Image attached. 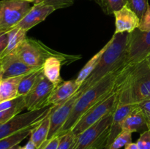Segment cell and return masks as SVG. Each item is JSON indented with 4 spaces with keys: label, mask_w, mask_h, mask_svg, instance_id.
I'll use <instances>...</instances> for the list:
<instances>
[{
    "label": "cell",
    "mask_w": 150,
    "mask_h": 149,
    "mask_svg": "<svg viewBox=\"0 0 150 149\" xmlns=\"http://www.w3.org/2000/svg\"><path fill=\"white\" fill-rule=\"evenodd\" d=\"M127 5L141 19L149 7L148 0H127Z\"/></svg>",
    "instance_id": "obj_28"
},
{
    "label": "cell",
    "mask_w": 150,
    "mask_h": 149,
    "mask_svg": "<svg viewBox=\"0 0 150 149\" xmlns=\"http://www.w3.org/2000/svg\"><path fill=\"white\" fill-rule=\"evenodd\" d=\"M1 79H2V77H1V76H0V81H1Z\"/></svg>",
    "instance_id": "obj_43"
},
{
    "label": "cell",
    "mask_w": 150,
    "mask_h": 149,
    "mask_svg": "<svg viewBox=\"0 0 150 149\" xmlns=\"http://www.w3.org/2000/svg\"><path fill=\"white\" fill-rule=\"evenodd\" d=\"M150 54V31L143 32L138 28L130 33L127 53L120 70L129 68L147 59Z\"/></svg>",
    "instance_id": "obj_7"
},
{
    "label": "cell",
    "mask_w": 150,
    "mask_h": 149,
    "mask_svg": "<svg viewBox=\"0 0 150 149\" xmlns=\"http://www.w3.org/2000/svg\"><path fill=\"white\" fill-rule=\"evenodd\" d=\"M26 33L27 32L18 26H15L9 31L8 43H7V48H5L0 58V61L1 58H4L5 56L8 55L10 53L14 52L18 49L21 44L26 38Z\"/></svg>",
    "instance_id": "obj_24"
},
{
    "label": "cell",
    "mask_w": 150,
    "mask_h": 149,
    "mask_svg": "<svg viewBox=\"0 0 150 149\" xmlns=\"http://www.w3.org/2000/svg\"><path fill=\"white\" fill-rule=\"evenodd\" d=\"M125 149H139V148H138V145L137 144L134 143H129V144H127V145L125 146Z\"/></svg>",
    "instance_id": "obj_37"
},
{
    "label": "cell",
    "mask_w": 150,
    "mask_h": 149,
    "mask_svg": "<svg viewBox=\"0 0 150 149\" xmlns=\"http://www.w3.org/2000/svg\"><path fill=\"white\" fill-rule=\"evenodd\" d=\"M32 6L25 0L0 1V30H10L16 26Z\"/></svg>",
    "instance_id": "obj_9"
},
{
    "label": "cell",
    "mask_w": 150,
    "mask_h": 149,
    "mask_svg": "<svg viewBox=\"0 0 150 149\" xmlns=\"http://www.w3.org/2000/svg\"><path fill=\"white\" fill-rule=\"evenodd\" d=\"M42 74V67L36 69L32 72L26 74L19 83L18 89V96H26L38 83Z\"/></svg>",
    "instance_id": "obj_22"
},
{
    "label": "cell",
    "mask_w": 150,
    "mask_h": 149,
    "mask_svg": "<svg viewBox=\"0 0 150 149\" xmlns=\"http://www.w3.org/2000/svg\"><path fill=\"white\" fill-rule=\"evenodd\" d=\"M50 112L32 129L29 140L33 142L39 148L42 145H46L47 138L50 129Z\"/></svg>",
    "instance_id": "obj_21"
},
{
    "label": "cell",
    "mask_w": 150,
    "mask_h": 149,
    "mask_svg": "<svg viewBox=\"0 0 150 149\" xmlns=\"http://www.w3.org/2000/svg\"><path fill=\"white\" fill-rule=\"evenodd\" d=\"M114 91L117 107L137 105L150 99V66L147 60L120 71Z\"/></svg>",
    "instance_id": "obj_1"
},
{
    "label": "cell",
    "mask_w": 150,
    "mask_h": 149,
    "mask_svg": "<svg viewBox=\"0 0 150 149\" xmlns=\"http://www.w3.org/2000/svg\"><path fill=\"white\" fill-rule=\"evenodd\" d=\"M117 93L115 91L98 102L93 108L83 114L71 129L73 134L79 135L84 130L100 121L117 109Z\"/></svg>",
    "instance_id": "obj_6"
},
{
    "label": "cell",
    "mask_w": 150,
    "mask_h": 149,
    "mask_svg": "<svg viewBox=\"0 0 150 149\" xmlns=\"http://www.w3.org/2000/svg\"><path fill=\"white\" fill-rule=\"evenodd\" d=\"M19 58L26 64L34 68L42 67L44 62L51 56H57L65 63H72L81 58V56L67 55L58 53L37 39L27 38L24 39L16 51Z\"/></svg>",
    "instance_id": "obj_4"
},
{
    "label": "cell",
    "mask_w": 150,
    "mask_h": 149,
    "mask_svg": "<svg viewBox=\"0 0 150 149\" xmlns=\"http://www.w3.org/2000/svg\"><path fill=\"white\" fill-rule=\"evenodd\" d=\"M55 11V9L51 6L42 3L34 4L33 6L25 15L22 20L16 26L28 32L36 25L43 21L50 14Z\"/></svg>",
    "instance_id": "obj_14"
},
{
    "label": "cell",
    "mask_w": 150,
    "mask_h": 149,
    "mask_svg": "<svg viewBox=\"0 0 150 149\" xmlns=\"http://www.w3.org/2000/svg\"><path fill=\"white\" fill-rule=\"evenodd\" d=\"M55 88L56 86L42 74L35 87L25 96L26 110L33 111L47 107V100Z\"/></svg>",
    "instance_id": "obj_11"
},
{
    "label": "cell",
    "mask_w": 150,
    "mask_h": 149,
    "mask_svg": "<svg viewBox=\"0 0 150 149\" xmlns=\"http://www.w3.org/2000/svg\"><path fill=\"white\" fill-rule=\"evenodd\" d=\"M74 2V0H42V4L54 7L55 10L62 9L71 6Z\"/></svg>",
    "instance_id": "obj_30"
},
{
    "label": "cell",
    "mask_w": 150,
    "mask_h": 149,
    "mask_svg": "<svg viewBox=\"0 0 150 149\" xmlns=\"http://www.w3.org/2000/svg\"><path fill=\"white\" fill-rule=\"evenodd\" d=\"M100 6L103 11L107 15L114 14L124 6L127 5V0H95Z\"/></svg>",
    "instance_id": "obj_26"
},
{
    "label": "cell",
    "mask_w": 150,
    "mask_h": 149,
    "mask_svg": "<svg viewBox=\"0 0 150 149\" xmlns=\"http://www.w3.org/2000/svg\"><path fill=\"white\" fill-rule=\"evenodd\" d=\"M1 67L2 79L25 75L38 69L31 67L25 64L19 58L16 51L10 53L1 58Z\"/></svg>",
    "instance_id": "obj_12"
},
{
    "label": "cell",
    "mask_w": 150,
    "mask_h": 149,
    "mask_svg": "<svg viewBox=\"0 0 150 149\" xmlns=\"http://www.w3.org/2000/svg\"><path fill=\"white\" fill-rule=\"evenodd\" d=\"M64 62L62 59L57 56H51L47 58L42 65V72L45 77L57 87L62 82L60 71L61 67Z\"/></svg>",
    "instance_id": "obj_19"
},
{
    "label": "cell",
    "mask_w": 150,
    "mask_h": 149,
    "mask_svg": "<svg viewBox=\"0 0 150 149\" xmlns=\"http://www.w3.org/2000/svg\"><path fill=\"white\" fill-rule=\"evenodd\" d=\"M108 45V42L95 54V56L92 57L89 61H87L86 64L83 67V68L81 70V71L79 72V74H78L77 77L76 78V82L77 83V84L79 86V88L81 86L82 83L86 80V79L90 75L91 73L93 72V70H95V67H97L98 64L99 63L100 59L101 56H102L103 53H104V51L106 50L107 47Z\"/></svg>",
    "instance_id": "obj_25"
},
{
    "label": "cell",
    "mask_w": 150,
    "mask_h": 149,
    "mask_svg": "<svg viewBox=\"0 0 150 149\" xmlns=\"http://www.w3.org/2000/svg\"><path fill=\"white\" fill-rule=\"evenodd\" d=\"M10 30H0V58H1L5 48H7L9 39V31Z\"/></svg>",
    "instance_id": "obj_33"
},
{
    "label": "cell",
    "mask_w": 150,
    "mask_h": 149,
    "mask_svg": "<svg viewBox=\"0 0 150 149\" xmlns=\"http://www.w3.org/2000/svg\"><path fill=\"white\" fill-rule=\"evenodd\" d=\"M26 1H29L30 3H34V4H38V3L42 2V0H25Z\"/></svg>",
    "instance_id": "obj_38"
},
{
    "label": "cell",
    "mask_w": 150,
    "mask_h": 149,
    "mask_svg": "<svg viewBox=\"0 0 150 149\" xmlns=\"http://www.w3.org/2000/svg\"><path fill=\"white\" fill-rule=\"evenodd\" d=\"M25 75L1 79L0 81V103L18 96V89L19 83Z\"/></svg>",
    "instance_id": "obj_20"
},
{
    "label": "cell",
    "mask_w": 150,
    "mask_h": 149,
    "mask_svg": "<svg viewBox=\"0 0 150 149\" xmlns=\"http://www.w3.org/2000/svg\"><path fill=\"white\" fill-rule=\"evenodd\" d=\"M80 95L81 93L77 92L64 103L57 106L53 105L50 112V129L47 138V143L54 137L58 136L59 131L67 122L73 107Z\"/></svg>",
    "instance_id": "obj_10"
},
{
    "label": "cell",
    "mask_w": 150,
    "mask_h": 149,
    "mask_svg": "<svg viewBox=\"0 0 150 149\" xmlns=\"http://www.w3.org/2000/svg\"><path fill=\"white\" fill-rule=\"evenodd\" d=\"M138 106L142 109L143 112L144 113L148 123L150 122V99L143 101L140 103L137 104Z\"/></svg>",
    "instance_id": "obj_34"
},
{
    "label": "cell",
    "mask_w": 150,
    "mask_h": 149,
    "mask_svg": "<svg viewBox=\"0 0 150 149\" xmlns=\"http://www.w3.org/2000/svg\"><path fill=\"white\" fill-rule=\"evenodd\" d=\"M122 129L130 132H141L149 130L148 121L144 113L138 105L125 118Z\"/></svg>",
    "instance_id": "obj_17"
},
{
    "label": "cell",
    "mask_w": 150,
    "mask_h": 149,
    "mask_svg": "<svg viewBox=\"0 0 150 149\" xmlns=\"http://www.w3.org/2000/svg\"><path fill=\"white\" fill-rule=\"evenodd\" d=\"M114 15L115 17L114 33H131L140 26V18L127 5L116 11Z\"/></svg>",
    "instance_id": "obj_13"
},
{
    "label": "cell",
    "mask_w": 150,
    "mask_h": 149,
    "mask_svg": "<svg viewBox=\"0 0 150 149\" xmlns=\"http://www.w3.org/2000/svg\"><path fill=\"white\" fill-rule=\"evenodd\" d=\"M0 76H1V62H0Z\"/></svg>",
    "instance_id": "obj_40"
},
{
    "label": "cell",
    "mask_w": 150,
    "mask_h": 149,
    "mask_svg": "<svg viewBox=\"0 0 150 149\" xmlns=\"http://www.w3.org/2000/svg\"><path fill=\"white\" fill-rule=\"evenodd\" d=\"M120 71V70L110 73L86 91L81 93L67 122L58 134V137L70 131L83 114L114 91Z\"/></svg>",
    "instance_id": "obj_3"
},
{
    "label": "cell",
    "mask_w": 150,
    "mask_h": 149,
    "mask_svg": "<svg viewBox=\"0 0 150 149\" xmlns=\"http://www.w3.org/2000/svg\"><path fill=\"white\" fill-rule=\"evenodd\" d=\"M136 144L139 149H150V129L141 134Z\"/></svg>",
    "instance_id": "obj_31"
},
{
    "label": "cell",
    "mask_w": 150,
    "mask_h": 149,
    "mask_svg": "<svg viewBox=\"0 0 150 149\" xmlns=\"http://www.w3.org/2000/svg\"><path fill=\"white\" fill-rule=\"evenodd\" d=\"M115 111L89 127L77 136L74 149H89L98 148L103 149L109 133V127Z\"/></svg>",
    "instance_id": "obj_5"
},
{
    "label": "cell",
    "mask_w": 150,
    "mask_h": 149,
    "mask_svg": "<svg viewBox=\"0 0 150 149\" xmlns=\"http://www.w3.org/2000/svg\"><path fill=\"white\" fill-rule=\"evenodd\" d=\"M132 143V133L123 130L111 143L108 149H120Z\"/></svg>",
    "instance_id": "obj_29"
},
{
    "label": "cell",
    "mask_w": 150,
    "mask_h": 149,
    "mask_svg": "<svg viewBox=\"0 0 150 149\" xmlns=\"http://www.w3.org/2000/svg\"><path fill=\"white\" fill-rule=\"evenodd\" d=\"M53 105H49L42 109L27 111L18 114L10 121L0 124V140L9 137L18 131L39 123L51 110Z\"/></svg>",
    "instance_id": "obj_8"
},
{
    "label": "cell",
    "mask_w": 150,
    "mask_h": 149,
    "mask_svg": "<svg viewBox=\"0 0 150 149\" xmlns=\"http://www.w3.org/2000/svg\"><path fill=\"white\" fill-rule=\"evenodd\" d=\"M26 108L25 96H18L0 103V124L10 121Z\"/></svg>",
    "instance_id": "obj_18"
},
{
    "label": "cell",
    "mask_w": 150,
    "mask_h": 149,
    "mask_svg": "<svg viewBox=\"0 0 150 149\" xmlns=\"http://www.w3.org/2000/svg\"><path fill=\"white\" fill-rule=\"evenodd\" d=\"M76 140L77 136L70 130L65 134L59 136V142L57 149H74Z\"/></svg>",
    "instance_id": "obj_27"
},
{
    "label": "cell",
    "mask_w": 150,
    "mask_h": 149,
    "mask_svg": "<svg viewBox=\"0 0 150 149\" xmlns=\"http://www.w3.org/2000/svg\"><path fill=\"white\" fill-rule=\"evenodd\" d=\"M89 149H100L98 148H89Z\"/></svg>",
    "instance_id": "obj_41"
},
{
    "label": "cell",
    "mask_w": 150,
    "mask_h": 149,
    "mask_svg": "<svg viewBox=\"0 0 150 149\" xmlns=\"http://www.w3.org/2000/svg\"><path fill=\"white\" fill-rule=\"evenodd\" d=\"M39 123L27 127V128L24 129L21 131H18L16 134H13L12 135L9 136V137L0 140V149H17L18 147V145L24 139H26L28 136H30L32 129Z\"/></svg>",
    "instance_id": "obj_23"
},
{
    "label": "cell",
    "mask_w": 150,
    "mask_h": 149,
    "mask_svg": "<svg viewBox=\"0 0 150 149\" xmlns=\"http://www.w3.org/2000/svg\"><path fill=\"white\" fill-rule=\"evenodd\" d=\"M137 105H125L117 107L114 113L112 121L109 127V133L105 146L103 149H108L113 140L123 131L122 127L124 121L127 115L136 108Z\"/></svg>",
    "instance_id": "obj_16"
},
{
    "label": "cell",
    "mask_w": 150,
    "mask_h": 149,
    "mask_svg": "<svg viewBox=\"0 0 150 149\" xmlns=\"http://www.w3.org/2000/svg\"><path fill=\"white\" fill-rule=\"evenodd\" d=\"M129 38L130 33L127 32L113 34L99 63L90 75L82 83L78 93H83L110 73L121 69L127 53Z\"/></svg>",
    "instance_id": "obj_2"
},
{
    "label": "cell",
    "mask_w": 150,
    "mask_h": 149,
    "mask_svg": "<svg viewBox=\"0 0 150 149\" xmlns=\"http://www.w3.org/2000/svg\"><path fill=\"white\" fill-rule=\"evenodd\" d=\"M17 149H40V148H38L35 145V143L29 140L25 145L18 146Z\"/></svg>",
    "instance_id": "obj_36"
},
{
    "label": "cell",
    "mask_w": 150,
    "mask_h": 149,
    "mask_svg": "<svg viewBox=\"0 0 150 149\" xmlns=\"http://www.w3.org/2000/svg\"><path fill=\"white\" fill-rule=\"evenodd\" d=\"M147 61H148V63H149V66H150V54H149V56H148V58H147Z\"/></svg>",
    "instance_id": "obj_39"
},
{
    "label": "cell",
    "mask_w": 150,
    "mask_h": 149,
    "mask_svg": "<svg viewBox=\"0 0 150 149\" xmlns=\"http://www.w3.org/2000/svg\"><path fill=\"white\" fill-rule=\"evenodd\" d=\"M59 142V137H55L51 139L42 149H57Z\"/></svg>",
    "instance_id": "obj_35"
},
{
    "label": "cell",
    "mask_w": 150,
    "mask_h": 149,
    "mask_svg": "<svg viewBox=\"0 0 150 149\" xmlns=\"http://www.w3.org/2000/svg\"><path fill=\"white\" fill-rule=\"evenodd\" d=\"M79 86L76 80L63 81L57 86L48 97L46 106L61 105L70 99L75 93H77Z\"/></svg>",
    "instance_id": "obj_15"
},
{
    "label": "cell",
    "mask_w": 150,
    "mask_h": 149,
    "mask_svg": "<svg viewBox=\"0 0 150 149\" xmlns=\"http://www.w3.org/2000/svg\"><path fill=\"white\" fill-rule=\"evenodd\" d=\"M148 125H149V129H150V122L148 123Z\"/></svg>",
    "instance_id": "obj_42"
},
{
    "label": "cell",
    "mask_w": 150,
    "mask_h": 149,
    "mask_svg": "<svg viewBox=\"0 0 150 149\" xmlns=\"http://www.w3.org/2000/svg\"><path fill=\"white\" fill-rule=\"evenodd\" d=\"M139 29L143 32L150 31V5H149L144 15L141 19L140 26H139Z\"/></svg>",
    "instance_id": "obj_32"
}]
</instances>
